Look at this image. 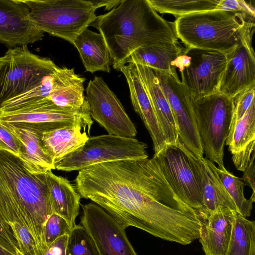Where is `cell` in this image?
<instances>
[{
    "label": "cell",
    "mask_w": 255,
    "mask_h": 255,
    "mask_svg": "<svg viewBox=\"0 0 255 255\" xmlns=\"http://www.w3.org/2000/svg\"><path fill=\"white\" fill-rule=\"evenodd\" d=\"M75 188L124 229L136 227L181 245L196 238L195 211L174 192L152 157L104 162L79 171Z\"/></svg>",
    "instance_id": "1"
},
{
    "label": "cell",
    "mask_w": 255,
    "mask_h": 255,
    "mask_svg": "<svg viewBox=\"0 0 255 255\" xmlns=\"http://www.w3.org/2000/svg\"><path fill=\"white\" fill-rule=\"evenodd\" d=\"M44 174L30 173L17 156L0 150V218L12 234L26 228L38 255L45 249V227L54 213Z\"/></svg>",
    "instance_id": "2"
},
{
    "label": "cell",
    "mask_w": 255,
    "mask_h": 255,
    "mask_svg": "<svg viewBox=\"0 0 255 255\" xmlns=\"http://www.w3.org/2000/svg\"><path fill=\"white\" fill-rule=\"evenodd\" d=\"M90 26L103 36L117 70L140 47L178 42L173 27L148 0H122L116 7L97 16Z\"/></svg>",
    "instance_id": "3"
},
{
    "label": "cell",
    "mask_w": 255,
    "mask_h": 255,
    "mask_svg": "<svg viewBox=\"0 0 255 255\" xmlns=\"http://www.w3.org/2000/svg\"><path fill=\"white\" fill-rule=\"evenodd\" d=\"M255 20L242 12L212 10L177 17L172 27L187 47L226 54L252 33Z\"/></svg>",
    "instance_id": "4"
},
{
    "label": "cell",
    "mask_w": 255,
    "mask_h": 255,
    "mask_svg": "<svg viewBox=\"0 0 255 255\" xmlns=\"http://www.w3.org/2000/svg\"><path fill=\"white\" fill-rule=\"evenodd\" d=\"M34 25L43 32L73 44L95 20L96 9L86 0H22Z\"/></svg>",
    "instance_id": "5"
},
{
    "label": "cell",
    "mask_w": 255,
    "mask_h": 255,
    "mask_svg": "<svg viewBox=\"0 0 255 255\" xmlns=\"http://www.w3.org/2000/svg\"><path fill=\"white\" fill-rule=\"evenodd\" d=\"M189 96L206 158L216 163L219 169H225L224 146L233 117L234 99L219 92L200 98Z\"/></svg>",
    "instance_id": "6"
},
{
    "label": "cell",
    "mask_w": 255,
    "mask_h": 255,
    "mask_svg": "<svg viewBox=\"0 0 255 255\" xmlns=\"http://www.w3.org/2000/svg\"><path fill=\"white\" fill-rule=\"evenodd\" d=\"M58 67L26 46L9 48L0 57V108L7 101L41 84Z\"/></svg>",
    "instance_id": "7"
},
{
    "label": "cell",
    "mask_w": 255,
    "mask_h": 255,
    "mask_svg": "<svg viewBox=\"0 0 255 255\" xmlns=\"http://www.w3.org/2000/svg\"><path fill=\"white\" fill-rule=\"evenodd\" d=\"M147 144L135 138L112 134L89 136L80 148L55 164L66 172L80 171L104 162L148 157Z\"/></svg>",
    "instance_id": "8"
},
{
    "label": "cell",
    "mask_w": 255,
    "mask_h": 255,
    "mask_svg": "<svg viewBox=\"0 0 255 255\" xmlns=\"http://www.w3.org/2000/svg\"><path fill=\"white\" fill-rule=\"evenodd\" d=\"M152 158L174 192L196 213L201 212V186L188 149L178 140L175 144H167Z\"/></svg>",
    "instance_id": "9"
},
{
    "label": "cell",
    "mask_w": 255,
    "mask_h": 255,
    "mask_svg": "<svg viewBox=\"0 0 255 255\" xmlns=\"http://www.w3.org/2000/svg\"><path fill=\"white\" fill-rule=\"evenodd\" d=\"M0 122L24 125L41 132L80 125L90 130L93 121L86 99L79 109L61 107L45 98L20 109L0 112Z\"/></svg>",
    "instance_id": "10"
},
{
    "label": "cell",
    "mask_w": 255,
    "mask_h": 255,
    "mask_svg": "<svg viewBox=\"0 0 255 255\" xmlns=\"http://www.w3.org/2000/svg\"><path fill=\"white\" fill-rule=\"evenodd\" d=\"M86 92L91 118L109 134L130 138L136 136L134 125L101 77L95 76L90 80Z\"/></svg>",
    "instance_id": "11"
},
{
    "label": "cell",
    "mask_w": 255,
    "mask_h": 255,
    "mask_svg": "<svg viewBox=\"0 0 255 255\" xmlns=\"http://www.w3.org/2000/svg\"><path fill=\"white\" fill-rule=\"evenodd\" d=\"M153 70L171 108L179 140L194 154L203 157L201 140L188 92L177 75Z\"/></svg>",
    "instance_id": "12"
},
{
    "label": "cell",
    "mask_w": 255,
    "mask_h": 255,
    "mask_svg": "<svg viewBox=\"0 0 255 255\" xmlns=\"http://www.w3.org/2000/svg\"><path fill=\"white\" fill-rule=\"evenodd\" d=\"M188 65L180 71L181 83L190 95L200 98L218 92L226 69V54L216 51L186 47Z\"/></svg>",
    "instance_id": "13"
},
{
    "label": "cell",
    "mask_w": 255,
    "mask_h": 255,
    "mask_svg": "<svg viewBox=\"0 0 255 255\" xmlns=\"http://www.w3.org/2000/svg\"><path fill=\"white\" fill-rule=\"evenodd\" d=\"M81 223L93 239L100 255H137L125 229L102 208L91 202L82 205Z\"/></svg>",
    "instance_id": "14"
},
{
    "label": "cell",
    "mask_w": 255,
    "mask_h": 255,
    "mask_svg": "<svg viewBox=\"0 0 255 255\" xmlns=\"http://www.w3.org/2000/svg\"><path fill=\"white\" fill-rule=\"evenodd\" d=\"M252 33L247 35L226 54L227 64L218 92L235 98L245 89L255 85V56Z\"/></svg>",
    "instance_id": "15"
},
{
    "label": "cell",
    "mask_w": 255,
    "mask_h": 255,
    "mask_svg": "<svg viewBox=\"0 0 255 255\" xmlns=\"http://www.w3.org/2000/svg\"><path fill=\"white\" fill-rule=\"evenodd\" d=\"M44 32L31 20L22 0H0V43L27 46L42 39Z\"/></svg>",
    "instance_id": "16"
},
{
    "label": "cell",
    "mask_w": 255,
    "mask_h": 255,
    "mask_svg": "<svg viewBox=\"0 0 255 255\" xmlns=\"http://www.w3.org/2000/svg\"><path fill=\"white\" fill-rule=\"evenodd\" d=\"M236 211L220 206L210 213H197L199 241L205 255H226Z\"/></svg>",
    "instance_id": "17"
},
{
    "label": "cell",
    "mask_w": 255,
    "mask_h": 255,
    "mask_svg": "<svg viewBox=\"0 0 255 255\" xmlns=\"http://www.w3.org/2000/svg\"><path fill=\"white\" fill-rule=\"evenodd\" d=\"M118 70L126 78L133 109L147 129L153 142L154 154L157 153L167 143L136 66L128 63L120 67Z\"/></svg>",
    "instance_id": "18"
},
{
    "label": "cell",
    "mask_w": 255,
    "mask_h": 255,
    "mask_svg": "<svg viewBox=\"0 0 255 255\" xmlns=\"http://www.w3.org/2000/svg\"><path fill=\"white\" fill-rule=\"evenodd\" d=\"M18 140L20 145L18 158L31 173L44 174L55 169L52 158L47 153L41 141V133L30 127L0 122Z\"/></svg>",
    "instance_id": "19"
},
{
    "label": "cell",
    "mask_w": 255,
    "mask_h": 255,
    "mask_svg": "<svg viewBox=\"0 0 255 255\" xmlns=\"http://www.w3.org/2000/svg\"><path fill=\"white\" fill-rule=\"evenodd\" d=\"M188 151L202 189L203 210L199 212L210 213L220 206L237 212L236 205L220 180L214 163Z\"/></svg>",
    "instance_id": "20"
},
{
    "label": "cell",
    "mask_w": 255,
    "mask_h": 255,
    "mask_svg": "<svg viewBox=\"0 0 255 255\" xmlns=\"http://www.w3.org/2000/svg\"><path fill=\"white\" fill-rule=\"evenodd\" d=\"M167 144L179 140L176 124L167 100L152 69L135 64Z\"/></svg>",
    "instance_id": "21"
},
{
    "label": "cell",
    "mask_w": 255,
    "mask_h": 255,
    "mask_svg": "<svg viewBox=\"0 0 255 255\" xmlns=\"http://www.w3.org/2000/svg\"><path fill=\"white\" fill-rule=\"evenodd\" d=\"M44 174L53 212L63 218L72 229L76 226L81 197L67 178L55 175L51 170Z\"/></svg>",
    "instance_id": "22"
},
{
    "label": "cell",
    "mask_w": 255,
    "mask_h": 255,
    "mask_svg": "<svg viewBox=\"0 0 255 255\" xmlns=\"http://www.w3.org/2000/svg\"><path fill=\"white\" fill-rule=\"evenodd\" d=\"M85 81L84 77L75 73L74 68L58 67L52 77L49 98L59 107L79 109L86 100Z\"/></svg>",
    "instance_id": "23"
},
{
    "label": "cell",
    "mask_w": 255,
    "mask_h": 255,
    "mask_svg": "<svg viewBox=\"0 0 255 255\" xmlns=\"http://www.w3.org/2000/svg\"><path fill=\"white\" fill-rule=\"evenodd\" d=\"M90 130L76 125L41 133V141L55 164L65 156L81 147L88 140Z\"/></svg>",
    "instance_id": "24"
},
{
    "label": "cell",
    "mask_w": 255,
    "mask_h": 255,
    "mask_svg": "<svg viewBox=\"0 0 255 255\" xmlns=\"http://www.w3.org/2000/svg\"><path fill=\"white\" fill-rule=\"evenodd\" d=\"M73 45L79 52L87 71L91 73L98 71L110 72V54L100 33L86 28L77 36Z\"/></svg>",
    "instance_id": "25"
},
{
    "label": "cell",
    "mask_w": 255,
    "mask_h": 255,
    "mask_svg": "<svg viewBox=\"0 0 255 255\" xmlns=\"http://www.w3.org/2000/svg\"><path fill=\"white\" fill-rule=\"evenodd\" d=\"M183 51L184 49L178 42L143 46L132 52L124 60L121 66L128 63H134L152 70L177 75L176 69L172 64Z\"/></svg>",
    "instance_id": "26"
},
{
    "label": "cell",
    "mask_w": 255,
    "mask_h": 255,
    "mask_svg": "<svg viewBox=\"0 0 255 255\" xmlns=\"http://www.w3.org/2000/svg\"><path fill=\"white\" fill-rule=\"evenodd\" d=\"M255 246V222L236 212L226 255H250Z\"/></svg>",
    "instance_id": "27"
},
{
    "label": "cell",
    "mask_w": 255,
    "mask_h": 255,
    "mask_svg": "<svg viewBox=\"0 0 255 255\" xmlns=\"http://www.w3.org/2000/svg\"><path fill=\"white\" fill-rule=\"evenodd\" d=\"M255 101L244 116L229 130L225 143L233 154L255 141Z\"/></svg>",
    "instance_id": "28"
},
{
    "label": "cell",
    "mask_w": 255,
    "mask_h": 255,
    "mask_svg": "<svg viewBox=\"0 0 255 255\" xmlns=\"http://www.w3.org/2000/svg\"><path fill=\"white\" fill-rule=\"evenodd\" d=\"M220 0H148L152 7L160 13L177 17L201 11L215 10Z\"/></svg>",
    "instance_id": "29"
},
{
    "label": "cell",
    "mask_w": 255,
    "mask_h": 255,
    "mask_svg": "<svg viewBox=\"0 0 255 255\" xmlns=\"http://www.w3.org/2000/svg\"><path fill=\"white\" fill-rule=\"evenodd\" d=\"M217 173L227 191L233 199L237 212L245 218L249 217L255 201V193L253 192L251 198L247 199L244 195L246 184L242 178L234 175L226 169L216 167Z\"/></svg>",
    "instance_id": "30"
},
{
    "label": "cell",
    "mask_w": 255,
    "mask_h": 255,
    "mask_svg": "<svg viewBox=\"0 0 255 255\" xmlns=\"http://www.w3.org/2000/svg\"><path fill=\"white\" fill-rule=\"evenodd\" d=\"M65 255H100L90 234L82 225H76L68 235Z\"/></svg>",
    "instance_id": "31"
},
{
    "label": "cell",
    "mask_w": 255,
    "mask_h": 255,
    "mask_svg": "<svg viewBox=\"0 0 255 255\" xmlns=\"http://www.w3.org/2000/svg\"><path fill=\"white\" fill-rule=\"evenodd\" d=\"M52 77L47 78L40 85L4 102L0 108V112L14 111L49 98L52 85Z\"/></svg>",
    "instance_id": "32"
},
{
    "label": "cell",
    "mask_w": 255,
    "mask_h": 255,
    "mask_svg": "<svg viewBox=\"0 0 255 255\" xmlns=\"http://www.w3.org/2000/svg\"><path fill=\"white\" fill-rule=\"evenodd\" d=\"M71 230L67 221L53 213L48 219L44 230L45 249L59 238L69 235Z\"/></svg>",
    "instance_id": "33"
},
{
    "label": "cell",
    "mask_w": 255,
    "mask_h": 255,
    "mask_svg": "<svg viewBox=\"0 0 255 255\" xmlns=\"http://www.w3.org/2000/svg\"><path fill=\"white\" fill-rule=\"evenodd\" d=\"M255 85H253L244 90L234 98V108L230 129L246 114L255 101Z\"/></svg>",
    "instance_id": "34"
},
{
    "label": "cell",
    "mask_w": 255,
    "mask_h": 255,
    "mask_svg": "<svg viewBox=\"0 0 255 255\" xmlns=\"http://www.w3.org/2000/svg\"><path fill=\"white\" fill-rule=\"evenodd\" d=\"M215 10L242 12L255 16L254 7L244 0H220Z\"/></svg>",
    "instance_id": "35"
},
{
    "label": "cell",
    "mask_w": 255,
    "mask_h": 255,
    "mask_svg": "<svg viewBox=\"0 0 255 255\" xmlns=\"http://www.w3.org/2000/svg\"><path fill=\"white\" fill-rule=\"evenodd\" d=\"M20 145L17 139L0 124V150L7 151L18 157Z\"/></svg>",
    "instance_id": "36"
},
{
    "label": "cell",
    "mask_w": 255,
    "mask_h": 255,
    "mask_svg": "<svg viewBox=\"0 0 255 255\" xmlns=\"http://www.w3.org/2000/svg\"><path fill=\"white\" fill-rule=\"evenodd\" d=\"M255 151V141H252L242 150L232 154V160L238 170L244 172L251 160L253 152Z\"/></svg>",
    "instance_id": "37"
},
{
    "label": "cell",
    "mask_w": 255,
    "mask_h": 255,
    "mask_svg": "<svg viewBox=\"0 0 255 255\" xmlns=\"http://www.w3.org/2000/svg\"><path fill=\"white\" fill-rule=\"evenodd\" d=\"M68 238V235L59 238L38 255H65Z\"/></svg>",
    "instance_id": "38"
},
{
    "label": "cell",
    "mask_w": 255,
    "mask_h": 255,
    "mask_svg": "<svg viewBox=\"0 0 255 255\" xmlns=\"http://www.w3.org/2000/svg\"><path fill=\"white\" fill-rule=\"evenodd\" d=\"M255 151H254L252 154L249 165L244 171V174L242 178L246 185L250 186L254 193H255Z\"/></svg>",
    "instance_id": "39"
},
{
    "label": "cell",
    "mask_w": 255,
    "mask_h": 255,
    "mask_svg": "<svg viewBox=\"0 0 255 255\" xmlns=\"http://www.w3.org/2000/svg\"><path fill=\"white\" fill-rule=\"evenodd\" d=\"M0 237L16 249L18 246L9 227L0 218Z\"/></svg>",
    "instance_id": "40"
},
{
    "label": "cell",
    "mask_w": 255,
    "mask_h": 255,
    "mask_svg": "<svg viewBox=\"0 0 255 255\" xmlns=\"http://www.w3.org/2000/svg\"><path fill=\"white\" fill-rule=\"evenodd\" d=\"M95 9L101 7H105L108 10H111L118 6L122 0H90Z\"/></svg>",
    "instance_id": "41"
},
{
    "label": "cell",
    "mask_w": 255,
    "mask_h": 255,
    "mask_svg": "<svg viewBox=\"0 0 255 255\" xmlns=\"http://www.w3.org/2000/svg\"><path fill=\"white\" fill-rule=\"evenodd\" d=\"M0 255H17L16 251L6 240L0 237Z\"/></svg>",
    "instance_id": "42"
},
{
    "label": "cell",
    "mask_w": 255,
    "mask_h": 255,
    "mask_svg": "<svg viewBox=\"0 0 255 255\" xmlns=\"http://www.w3.org/2000/svg\"><path fill=\"white\" fill-rule=\"evenodd\" d=\"M250 255H255V246L253 248Z\"/></svg>",
    "instance_id": "43"
},
{
    "label": "cell",
    "mask_w": 255,
    "mask_h": 255,
    "mask_svg": "<svg viewBox=\"0 0 255 255\" xmlns=\"http://www.w3.org/2000/svg\"><path fill=\"white\" fill-rule=\"evenodd\" d=\"M16 255H24L23 254H22L19 250L18 249H17L16 250Z\"/></svg>",
    "instance_id": "44"
}]
</instances>
